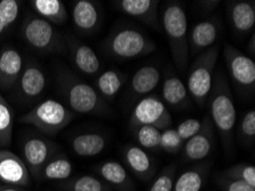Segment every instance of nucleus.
Listing matches in <instances>:
<instances>
[{"label":"nucleus","mask_w":255,"mask_h":191,"mask_svg":"<svg viewBox=\"0 0 255 191\" xmlns=\"http://www.w3.org/2000/svg\"><path fill=\"white\" fill-rule=\"evenodd\" d=\"M116 6L124 14L144 23L150 28L160 30V23L158 22L159 1L157 0H119L116 1Z\"/></svg>","instance_id":"obj_14"},{"label":"nucleus","mask_w":255,"mask_h":191,"mask_svg":"<svg viewBox=\"0 0 255 191\" xmlns=\"http://www.w3.org/2000/svg\"><path fill=\"white\" fill-rule=\"evenodd\" d=\"M23 70L21 54L14 48H6L0 54V86L8 89L17 83Z\"/></svg>","instance_id":"obj_20"},{"label":"nucleus","mask_w":255,"mask_h":191,"mask_svg":"<svg viewBox=\"0 0 255 191\" xmlns=\"http://www.w3.org/2000/svg\"><path fill=\"white\" fill-rule=\"evenodd\" d=\"M215 141V128L210 116L202 120V127L198 133L185 141L182 148V162H200L212 153Z\"/></svg>","instance_id":"obj_9"},{"label":"nucleus","mask_w":255,"mask_h":191,"mask_svg":"<svg viewBox=\"0 0 255 191\" xmlns=\"http://www.w3.org/2000/svg\"><path fill=\"white\" fill-rule=\"evenodd\" d=\"M225 60L231 80L243 92H253L255 87V62L241 50L227 44Z\"/></svg>","instance_id":"obj_8"},{"label":"nucleus","mask_w":255,"mask_h":191,"mask_svg":"<svg viewBox=\"0 0 255 191\" xmlns=\"http://www.w3.org/2000/svg\"><path fill=\"white\" fill-rule=\"evenodd\" d=\"M210 118L214 128L221 135L222 141L227 149L233 146L234 128L237 120L234 97L230 86L221 70L216 72L210 95Z\"/></svg>","instance_id":"obj_1"},{"label":"nucleus","mask_w":255,"mask_h":191,"mask_svg":"<svg viewBox=\"0 0 255 191\" xmlns=\"http://www.w3.org/2000/svg\"><path fill=\"white\" fill-rule=\"evenodd\" d=\"M161 97L166 107H171L176 110H182L190 104V95H189L187 86L176 76L172 70H168L165 75V79L161 87Z\"/></svg>","instance_id":"obj_16"},{"label":"nucleus","mask_w":255,"mask_h":191,"mask_svg":"<svg viewBox=\"0 0 255 191\" xmlns=\"http://www.w3.org/2000/svg\"><path fill=\"white\" fill-rule=\"evenodd\" d=\"M219 54L220 45L215 44L200 53L189 70L188 84L185 86L191 99L200 107L206 104L211 93Z\"/></svg>","instance_id":"obj_3"},{"label":"nucleus","mask_w":255,"mask_h":191,"mask_svg":"<svg viewBox=\"0 0 255 191\" xmlns=\"http://www.w3.org/2000/svg\"><path fill=\"white\" fill-rule=\"evenodd\" d=\"M132 130L138 126H153L164 131L172 125L168 108L158 96H144L135 105L129 120Z\"/></svg>","instance_id":"obj_7"},{"label":"nucleus","mask_w":255,"mask_h":191,"mask_svg":"<svg viewBox=\"0 0 255 191\" xmlns=\"http://www.w3.org/2000/svg\"><path fill=\"white\" fill-rule=\"evenodd\" d=\"M56 146L52 141L42 138L28 139L23 144V162L28 167L30 175L39 178L42 169L54 154Z\"/></svg>","instance_id":"obj_10"},{"label":"nucleus","mask_w":255,"mask_h":191,"mask_svg":"<svg viewBox=\"0 0 255 191\" xmlns=\"http://www.w3.org/2000/svg\"><path fill=\"white\" fill-rule=\"evenodd\" d=\"M239 134L244 142L252 144L255 141V111H247L239 125Z\"/></svg>","instance_id":"obj_36"},{"label":"nucleus","mask_w":255,"mask_h":191,"mask_svg":"<svg viewBox=\"0 0 255 191\" xmlns=\"http://www.w3.org/2000/svg\"><path fill=\"white\" fill-rule=\"evenodd\" d=\"M69 191H110V187L102 179L94 175H80L68 185Z\"/></svg>","instance_id":"obj_31"},{"label":"nucleus","mask_w":255,"mask_h":191,"mask_svg":"<svg viewBox=\"0 0 255 191\" xmlns=\"http://www.w3.org/2000/svg\"><path fill=\"white\" fill-rule=\"evenodd\" d=\"M176 166L171 164L161 171V172L154 178L151 186L148 191H173L174 182H175Z\"/></svg>","instance_id":"obj_32"},{"label":"nucleus","mask_w":255,"mask_h":191,"mask_svg":"<svg viewBox=\"0 0 255 191\" xmlns=\"http://www.w3.org/2000/svg\"><path fill=\"white\" fill-rule=\"evenodd\" d=\"M23 37L31 47L37 50H49L59 41L53 24L41 17H31L24 23Z\"/></svg>","instance_id":"obj_13"},{"label":"nucleus","mask_w":255,"mask_h":191,"mask_svg":"<svg viewBox=\"0 0 255 191\" xmlns=\"http://www.w3.org/2000/svg\"><path fill=\"white\" fill-rule=\"evenodd\" d=\"M161 24L165 30L172 57L176 69L184 71L189 62L188 18L187 13L179 2H168L163 13Z\"/></svg>","instance_id":"obj_2"},{"label":"nucleus","mask_w":255,"mask_h":191,"mask_svg":"<svg viewBox=\"0 0 255 191\" xmlns=\"http://www.w3.org/2000/svg\"><path fill=\"white\" fill-rule=\"evenodd\" d=\"M133 135L138 147L148 150L160 149L161 131L153 126H138L133 128Z\"/></svg>","instance_id":"obj_30"},{"label":"nucleus","mask_w":255,"mask_h":191,"mask_svg":"<svg viewBox=\"0 0 255 191\" xmlns=\"http://www.w3.org/2000/svg\"><path fill=\"white\" fill-rule=\"evenodd\" d=\"M104 49L110 56L119 60H133L152 53L156 44L141 30L126 26L115 30L107 38Z\"/></svg>","instance_id":"obj_4"},{"label":"nucleus","mask_w":255,"mask_h":191,"mask_svg":"<svg viewBox=\"0 0 255 191\" xmlns=\"http://www.w3.org/2000/svg\"><path fill=\"white\" fill-rule=\"evenodd\" d=\"M124 161L130 172L143 182L150 181L156 174L153 158L138 146H126L124 149Z\"/></svg>","instance_id":"obj_15"},{"label":"nucleus","mask_w":255,"mask_h":191,"mask_svg":"<svg viewBox=\"0 0 255 191\" xmlns=\"http://www.w3.org/2000/svg\"><path fill=\"white\" fill-rule=\"evenodd\" d=\"M61 87L72 111L78 114H104L108 107L96 89L72 75H63Z\"/></svg>","instance_id":"obj_6"},{"label":"nucleus","mask_w":255,"mask_h":191,"mask_svg":"<svg viewBox=\"0 0 255 191\" xmlns=\"http://www.w3.org/2000/svg\"><path fill=\"white\" fill-rule=\"evenodd\" d=\"M229 18L237 33H252L255 25V1L238 0L228 2Z\"/></svg>","instance_id":"obj_18"},{"label":"nucleus","mask_w":255,"mask_h":191,"mask_svg":"<svg viewBox=\"0 0 255 191\" xmlns=\"http://www.w3.org/2000/svg\"><path fill=\"white\" fill-rule=\"evenodd\" d=\"M197 3L203 11H213L219 6L220 1H198Z\"/></svg>","instance_id":"obj_39"},{"label":"nucleus","mask_w":255,"mask_h":191,"mask_svg":"<svg viewBox=\"0 0 255 191\" xmlns=\"http://www.w3.org/2000/svg\"><path fill=\"white\" fill-rule=\"evenodd\" d=\"M200 127H202V120L189 118L183 120V122L177 126L176 132L180 138L182 139V141L185 142L198 133Z\"/></svg>","instance_id":"obj_37"},{"label":"nucleus","mask_w":255,"mask_h":191,"mask_svg":"<svg viewBox=\"0 0 255 191\" xmlns=\"http://www.w3.org/2000/svg\"><path fill=\"white\" fill-rule=\"evenodd\" d=\"M212 163H200L183 172L174 182L173 191H200L207 180Z\"/></svg>","instance_id":"obj_21"},{"label":"nucleus","mask_w":255,"mask_h":191,"mask_svg":"<svg viewBox=\"0 0 255 191\" xmlns=\"http://www.w3.org/2000/svg\"><path fill=\"white\" fill-rule=\"evenodd\" d=\"M20 13V5L16 0H1L0 1V19L6 28H8L16 21Z\"/></svg>","instance_id":"obj_35"},{"label":"nucleus","mask_w":255,"mask_h":191,"mask_svg":"<svg viewBox=\"0 0 255 191\" xmlns=\"http://www.w3.org/2000/svg\"><path fill=\"white\" fill-rule=\"evenodd\" d=\"M219 186L223 191H255L254 187H251L237 179L228 177L226 174L219 178Z\"/></svg>","instance_id":"obj_38"},{"label":"nucleus","mask_w":255,"mask_h":191,"mask_svg":"<svg viewBox=\"0 0 255 191\" xmlns=\"http://www.w3.org/2000/svg\"><path fill=\"white\" fill-rule=\"evenodd\" d=\"M70 50L72 60L80 71L87 76L98 75L101 70V63L96 53L90 46L71 41Z\"/></svg>","instance_id":"obj_23"},{"label":"nucleus","mask_w":255,"mask_h":191,"mask_svg":"<svg viewBox=\"0 0 255 191\" xmlns=\"http://www.w3.org/2000/svg\"><path fill=\"white\" fill-rule=\"evenodd\" d=\"M0 191H23V190L18 188V187L0 185Z\"/></svg>","instance_id":"obj_40"},{"label":"nucleus","mask_w":255,"mask_h":191,"mask_svg":"<svg viewBox=\"0 0 255 191\" xmlns=\"http://www.w3.org/2000/svg\"><path fill=\"white\" fill-rule=\"evenodd\" d=\"M31 5L41 18L51 24L61 25L68 19L64 3L60 0H32Z\"/></svg>","instance_id":"obj_26"},{"label":"nucleus","mask_w":255,"mask_h":191,"mask_svg":"<svg viewBox=\"0 0 255 191\" xmlns=\"http://www.w3.org/2000/svg\"><path fill=\"white\" fill-rule=\"evenodd\" d=\"M5 29H6V25L3 24L1 19H0V34H1V33L3 32V31H5Z\"/></svg>","instance_id":"obj_42"},{"label":"nucleus","mask_w":255,"mask_h":191,"mask_svg":"<svg viewBox=\"0 0 255 191\" xmlns=\"http://www.w3.org/2000/svg\"><path fill=\"white\" fill-rule=\"evenodd\" d=\"M184 142L177 134L176 130L174 128H166L161 131L160 135V149L167 154H179L182 150Z\"/></svg>","instance_id":"obj_33"},{"label":"nucleus","mask_w":255,"mask_h":191,"mask_svg":"<svg viewBox=\"0 0 255 191\" xmlns=\"http://www.w3.org/2000/svg\"><path fill=\"white\" fill-rule=\"evenodd\" d=\"M126 83V75L118 70H107L96 79V91L103 99L111 100L118 94Z\"/></svg>","instance_id":"obj_27"},{"label":"nucleus","mask_w":255,"mask_h":191,"mask_svg":"<svg viewBox=\"0 0 255 191\" xmlns=\"http://www.w3.org/2000/svg\"><path fill=\"white\" fill-rule=\"evenodd\" d=\"M100 179L117 191H134L135 186L127 169L116 161H107L96 166Z\"/></svg>","instance_id":"obj_17"},{"label":"nucleus","mask_w":255,"mask_h":191,"mask_svg":"<svg viewBox=\"0 0 255 191\" xmlns=\"http://www.w3.org/2000/svg\"><path fill=\"white\" fill-rule=\"evenodd\" d=\"M220 30H221V21L218 16L197 23L188 33L189 54L199 55L200 53L214 46L219 38Z\"/></svg>","instance_id":"obj_11"},{"label":"nucleus","mask_w":255,"mask_h":191,"mask_svg":"<svg viewBox=\"0 0 255 191\" xmlns=\"http://www.w3.org/2000/svg\"><path fill=\"white\" fill-rule=\"evenodd\" d=\"M72 19L76 28L82 32H94L101 23L99 6L91 0H77L72 7Z\"/></svg>","instance_id":"obj_19"},{"label":"nucleus","mask_w":255,"mask_h":191,"mask_svg":"<svg viewBox=\"0 0 255 191\" xmlns=\"http://www.w3.org/2000/svg\"><path fill=\"white\" fill-rule=\"evenodd\" d=\"M72 150L79 157H94L107 147V138L101 133H83L71 140Z\"/></svg>","instance_id":"obj_25"},{"label":"nucleus","mask_w":255,"mask_h":191,"mask_svg":"<svg viewBox=\"0 0 255 191\" xmlns=\"http://www.w3.org/2000/svg\"><path fill=\"white\" fill-rule=\"evenodd\" d=\"M0 185H1V183H0Z\"/></svg>","instance_id":"obj_43"},{"label":"nucleus","mask_w":255,"mask_h":191,"mask_svg":"<svg viewBox=\"0 0 255 191\" xmlns=\"http://www.w3.org/2000/svg\"><path fill=\"white\" fill-rule=\"evenodd\" d=\"M249 49H250L251 53L254 54V52H255V33L254 32H252V37H251Z\"/></svg>","instance_id":"obj_41"},{"label":"nucleus","mask_w":255,"mask_h":191,"mask_svg":"<svg viewBox=\"0 0 255 191\" xmlns=\"http://www.w3.org/2000/svg\"><path fill=\"white\" fill-rule=\"evenodd\" d=\"M18 86L22 94L29 99L39 96L46 87V76L42 70L34 64H28L22 70L18 78Z\"/></svg>","instance_id":"obj_22"},{"label":"nucleus","mask_w":255,"mask_h":191,"mask_svg":"<svg viewBox=\"0 0 255 191\" xmlns=\"http://www.w3.org/2000/svg\"><path fill=\"white\" fill-rule=\"evenodd\" d=\"M73 118V112L55 100H46L37 104L28 114L23 115L20 122L34 126L42 133L55 135L68 126Z\"/></svg>","instance_id":"obj_5"},{"label":"nucleus","mask_w":255,"mask_h":191,"mask_svg":"<svg viewBox=\"0 0 255 191\" xmlns=\"http://www.w3.org/2000/svg\"><path fill=\"white\" fill-rule=\"evenodd\" d=\"M14 126V112L3 96L0 94V147H8L11 142Z\"/></svg>","instance_id":"obj_29"},{"label":"nucleus","mask_w":255,"mask_h":191,"mask_svg":"<svg viewBox=\"0 0 255 191\" xmlns=\"http://www.w3.org/2000/svg\"><path fill=\"white\" fill-rule=\"evenodd\" d=\"M159 69L153 65H144L136 70L130 79V91L135 96H143L151 93L160 81Z\"/></svg>","instance_id":"obj_24"},{"label":"nucleus","mask_w":255,"mask_h":191,"mask_svg":"<svg viewBox=\"0 0 255 191\" xmlns=\"http://www.w3.org/2000/svg\"><path fill=\"white\" fill-rule=\"evenodd\" d=\"M0 183L11 187H28L31 183L28 167L10 150L0 149Z\"/></svg>","instance_id":"obj_12"},{"label":"nucleus","mask_w":255,"mask_h":191,"mask_svg":"<svg viewBox=\"0 0 255 191\" xmlns=\"http://www.w3.org/2000/svg\"><path fill=\"white\" fill-rule=\"evenodd\" d=\"M72 170V164L67 157L53 156L44 166L39 178L47 181H64L71 177Z\"/></svg>","instance_id":"obj_28"},{"label":"nucleus","mask_w":255,"mask_h":191,"mask_svg":"<svg viewBox=\"0 0 255 191\" xmlns=\"http://www.w3.org/2000/svg\"><path fill=\"white\" fill-rule=\"evenodd\" d=\"M225 174L230 178L245 182L255 188V167L251 164H237V165L228 169Z\"/></svg>","instance_id":"obj_34"}]
</instances>
